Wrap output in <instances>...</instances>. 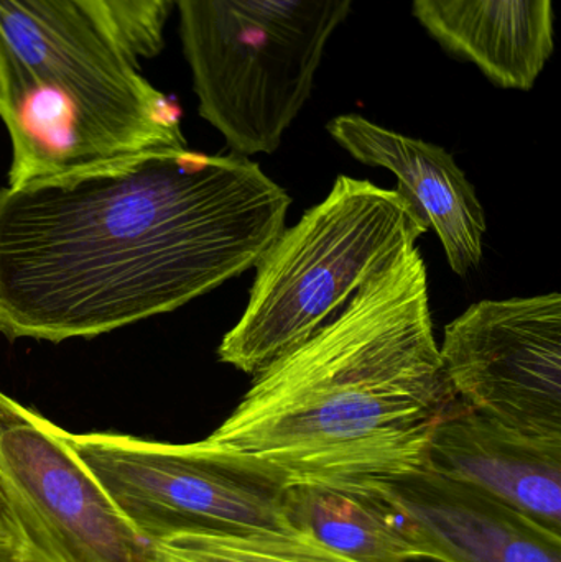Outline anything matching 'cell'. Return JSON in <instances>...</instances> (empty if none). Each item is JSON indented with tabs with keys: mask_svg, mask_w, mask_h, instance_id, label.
I'll list each match as a JSON object with an SVG mask.
<instances>
[{
	"mask_svg": "<svg viewBox=\"0 0 561 562\" xmlns=\"http://www.w3.org/2000/svg\"><path fill=\"white\" fill-rule=\"evenodd\" d=\"M287 191L243 155L154 151L0 190V333L91 339L256 267Z\"/></svg>",
	"mask_w": 561,
	"mask_h": 562,
	"instance_id": "1",
	"label": "cell"
},
{
	"mask_svg": "<svg viewBox=\"0 0 561 562\" xmlns=\"http://www.w3.org/2000/svg\"><path fill=\"white\" fill-rule=\"evenodd\" d=\"M457 402L435 339L427 267L412 246L263 366L206 439L290 485L362 491L424 469L435 426Z\"/></svg>",
	"mask_w": 561,
	"mask_h": 562,
	"instance_id": "2",
	"label": "cell"
},
{
	"mask_svg": "<svg viewBox=\"0 0 561 562\" xmlns=\"http://www.w3.org/2000/svg\"><path fill=\"white\" fill-rule=\"evenodd\" d=\"M9 187L188 148L180 109L76 0H0Z\"/></svg>",
	"mask_w": 561,
	"mask_h": 562,
	"instance_id": "3",
	"label": "cell"
},
{
	"mask_svg": "<svg viewBox=\"0 0 561 562\" xmlns=\"http://www.w3.org/2000/svg\"><path fill=\"white\" fill-rule=\"evenodd\" d=\"M427 231L397 191L341 175L256 263L246 311L217 349L221 362L256 375L345 310Z\"/></svg>",
	"mask_w": 561,
	"mask_h": 562,
	"instance_id": "4",
	"label": "cell"
},
{
	"mask_svg": "<svg viewBox=\"0 0 561 562\" xmlns=\"http://www.w3.org/2000/svg\"><path fill=\"white\" fill-rule=\"evenodd\" d=\"M355 0H173L198 109L233 148L273 154Z\"/></svg>",
	"mask_w": 561,
	"mask_h": 562,
	"instance_id": "5",
	"label": "cell"
},
{
	"mask_svg": "<svg viewBox=\"0 0 561 562\" xmlns=\"http://www.w3.org/2000/svg\"><path fill=\"white\" fill-rule=\"evenodd\" d=\"M68 436L86 468L150 544L181 531L292 528L283 518L289 482L210 439L170 445L114 432Z\"/></svg>",
	"mask_w": 561,
	"mask_h": 562,
	"instance_id": "6",
	"label": "cell"
},
{
	"mask_svg": "<svg viewBox=\"0 0 561 562\" xmlns=\"http://www.w3.org/2000/svg\"><path fill=\"white\" fill-rule=\"evenodd\" d=\"M68 435L0 392V492L35 562H154Z\"/></svg>",
	"mask_w": 561,
	"mask_h": 562,
	"instance_id": "7",
	"label": "cell"
},
{
	"mask_svg": "<svg viewBox=\"0 0 561 562\" xmlns=\"http://www.w3.org/2000/svg\"><path fill=\"white\" fill-rule=\"evenodd\" d=\"M445 375L464 405L510 428L561 439V296L486 300L445 329Z\"/></svg>",
	"mask_w": 561,
	"mask_h": 562,
	"instance_id": "8",
	"label": "cell"
},
{
	"mask_svg": "<svg viewBox=\"0 0 561 562\" xmlns=\"http://www.w3.org/2000/svg\"><path fill=\"white\" fill-rule=\"evenodd\" d=\"M420 560L561 562V535L493 495L424 468L375 485Z\"/></svg>",
	"mask_w": 561,
	"mask_h": 562,
	"instance_id": "9",
	"label": "cell"
},
{
	"mask_svg": "<svg viewBox=\"0 0 561 562\" xmlns=\"http://www.w3.org/2000/svg\"><path fill=\"white\" fill-rule=\"evenodd\" d=\"M425 468L561 535V439L510 428L458 400L435 426Z\"/></svg>",
	"mask_w": 561,
	"mask_h": 562,
	"instance_id": "10",
	"label": "cell"
},
{
	"mask_svg": "<svg viewBox=\"0 0 561 562\" xmlns=\"http://www.w3.org/2000/svg\"><path fill=\"white\" fill-rule=\"evenodd\" d=\"M328 132L348 154L397 177V193L427 229L435 231L451 270L468 276L483 260L487 224L483 204L445 148L407 137L356 114L338 115Z\"/></svg>",
	"mask_w": 561,
	"mask_h": 562,
	"instance_id": "11",
	"label": "cell"
},
{
	"mask_svg": "<svg viewBox=\"0 0 561 562\" xmlns=\"http://www.w3.org/2000/svg\"><path fill=\"white\" fill-rule=\"evenodd\" d=\"M414 15L455 56L503 89L529 91L556 48L553 0H412Z\"/></svg>",
	"mask_w": 561,
	"mask_h": 562,
	"instance_id": "12",
	"label": "cell"
},
{
	"mask_svg": "<svg viewBox=\"0 0 561 562\" xmlns=\"http://www.w3.org/2000/svg\"><path fill=\"white\" fill-rule=\"evenodd\" d=\"M283 518L355 562L420 561L397 512L375 487L292 484L283 497Z\"/></svg>",
	"mask_w": 561,
	"mask_h": 562,
	"instance_id": "13",
	"label": "cell"
},
{
	"mask_svg": "<svg viewBox=\"0 0 561 562\" xmlns=\"http://www.w3.org/2000/svg\"><path fill=\"white\" fill-rule=\"evenodd\" d=\"M154 562H355L295 528L181 531L152 543Z\"/></svg>",
	"mask_w": 561,
	"mask_h": 562,
	"instance_id": "14",
	"label": "cell"
},
{
	"mask_svg": "<svg viewBox=\"0 0 561 562\" xmlns=\"http://www.w3.org/2000/svg\"><path fill=\"white\" fill-rule=\"evenodd\" d=\"M132 58H154L164 48L173 0H76Z\"/></svg>",
	"mask_w": 561,
	"mask_h": 562,
	"instance_id": "15",
	"label": "cell"
},
{
	"mask_svg": "<svg viewBox=\"0 0 561 562\" xmlns=\"http://www.w3.org/2000/svg\"><path fill=\"white\" fill-rule=\"evenodd\" d=\"M0 562H35L26 535L0 492Z\"/></svg>",
	"mask_w": 561,
	"mask_h": 562,
	"instance_id": "16",
	"label": "cell"
}]
</instances>
